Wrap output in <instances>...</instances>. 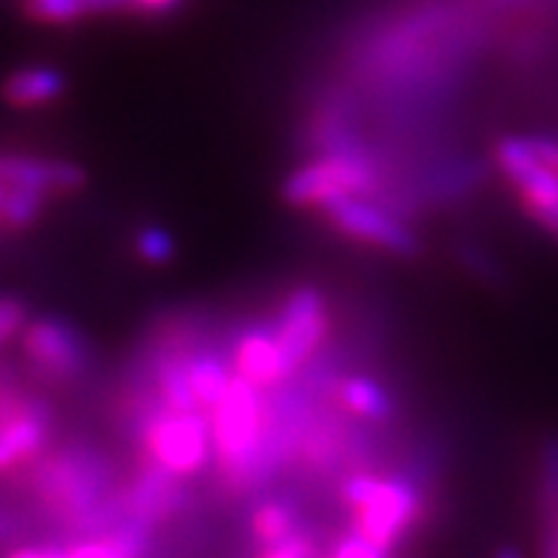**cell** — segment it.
<instances>
[{
  "instance_id": "cell-1",
  "label": "cell",
  "mask_w": 558,
  "mask_h": 558,
  "mask_svg": "<svg viewBox=\"0 0 558 558\" xmlns=\"http://www.w3.org/2000/svg\"><path fill=\"white\" fill-rule=\"evenodd\" d=\"M29 485L49 513L88 527L106 522L109 513L100 510H109L118 501V496H109L111 464L83 445L40 456L29 468Z\"/></svg>"
},
{
  "instance_id": "cell-2",
  "label": "cell",
  "mask_w": 558,
  "mask_h": 558,
  "mask_svg": "<svg viewBox=\"0 0 558 558\" xmlns=\"http://www.w3.org/2000/svg\"><path fill=\"white\" fill-rule=\"evenodd\" d=\"M342 501L351 507L356 533L383 550H390L422 515L418 490L402 478L351 476L342 485Z\"/></svg>"
},
{
  "instance_id": "cell-3",
  "label": "cell",
  "mask_w": 558,
  "mask_h": 558,
  "mask_svg": "<svg viewBox=\"0 0 558 558\" xmlns=\"http://www.w3.org/2000/svg\"><path fill=\"white\" fill-rule=\"evenodd\" d=\"M211 413V439L217 459L234 476L257 468L263 441L271 436V413L259 397V388L234 376L226 397Z\"/></svg>"
},
{
  "instance_id": "cell-4",
  "label": "cell",
  "mask_w": 558,
  "mask_h": 558,
  "mask_svg": "<svg viewBox=\"0 0 558 558\" xmlns=\"http://www.w3.org/2000/svg\"><path fill=\"white\" fill-rule=\"evenodd\" d=\"M379 174L374 160L360 148L328 151L319 160L308 162L288 174L282 183V199L294 208H325L345 197L374 194Z\"/></svg>"
},
{
  "instance_id": "cell-5",
  "label": "cell",
  "mask_w": 558,
  "mask_h": 558,
  "mask_svg": "<svg viewBox=\"0 0 558 558\" xmlns=\"http://www.w3.org/2000/svg\"><path fill=\"white\" fill-rule=\"evenodd\" d=\"M21 351L49 383H74L92 365V345L74 323L58 314L35 316L21 331Z\"/></svg>"
},
{
  "instance_id": "cell-6",
  "label": "cell",
  "mask_w": 558,
  "mask_h": 558,
  "mask_svg": "<svg viewBox=\"0 0 558 558\" xmlns=\"http://www.w3.org/2000/svg\"><path fill=\"white\" fill-rule=\"evenodd\" d=\"M143 445H146V462L169 471L171 476H192V473L203 471L208 462L211 422L199 411H166L148 418Z\"/></svg>"
},
{
  "instance_id": "cell-7",
  "label": "cell",
  "mask_w": 558,
  "mask_h": 558,
  "mask_svg": "<svg viewBox=\"0 0 558 558\" xmlns=\"http://www.w3.org/2000/svg\"><path fill=\"white\" fill-rule=\"evenodd\" d=\"M505 177L519 189L524 211L558 236V174L542 160L533 137H505L496 146Z\"/></svg>"
},
{
  "instance_id": "cell-8",
  "label": "cell",
  "mask_w": 558,
  "mask_h": 558,
  "mask_svg": "<svg viewBox=\"0 0 558 558\" xmlns=\"http://www.w3.org/2000/svg\"><path fill=\"white\" fill-rule=\"evenodd\" d=\"M328 305L319 288L300 286L286 296L277 319V345L286 374H296L328 337Z\"/></svg>"
},
{
  "instance_id": "cell-9",
  "label": "cell",
  "mask_w": 558,
  "mask_h": 558,
  "mask_svg": "<svg viewBox=\"0 0 558 558\" xmlns=\"http://www.w3.org/2000/svg\"><path fill=\"white\" fill-rule=\"evenodd\" d=\"M54 430V408L49 399L26 393L15 411L0 422V476H7L44 456Z\"/></svg>"
},
{
  "instance_id": "cell-10",
  "label": "cell",
  "mask_w": 558,
  "mask_h": 558,
  "mask_svg": "<svg viewBox=\"0 0 558 558\" xmlns=\"http://www.w3.org/2000/svg\"><path fill=\"white\" fill-rule=\"evenodd\" d=\"M325 217L331 220L337 231H342L351 240H360L365 245H374L388 254H399V257H413L418 251L416 236L404 222L397 217H390L385 208L365 203L360 197L337 199L331 206L323 208Z\"/></svg>"
},
{
  "instance_id": "cell-11",
  "label": "cell",
  "mask_w": 558,
  "mask_h": 558,
  "mask_svg": "<svg viewBox=\"0 0 558 558\" xmlns=\"http://www.w3.org/2000/svg\"><path fill=\"white\" fill-rule=\"evenodd\" d=\"M185 501H189V493L180 485V476H171L169 471H162L151 462L143 464V471L120 493V507L125 510V515L146 527L180 513Z\"/></svg>"
},
{
  "instance_id": "cell-12",
  "label": "cell",
  "mask_w": 558,
  "mask_h": 558,
  "mask_svg": "<svg viewBox=\"0 0 558 558\" xmlns=\"http://www.w3.org/2000/svg\"><path fill=\"white\" fill-rule=\"evenodd\" d=\"M0 180L12 189H32L52 199L77 194L86 185V169L72 160L37 155H0Z\"/></svg>"
},
{
  "instance_id": "cell-13",
  "label": "cell",
  "mask_w": 558,
  "mask_h": 558,
  "mask_svg": "<svg viewBox=\"0 0 558 558\" xmlns=\"http://www.w3.org/2000/svg\"><path fill=\"white\" fill-rule=\"evenodd\" d=\"M69 77L63 69L49 66V63H29L15 72H9L0 83V100L12 109L35 111L54 106L66 95Z\"/></svg>"
},
{
  "instance_id": "cell-14",
  "label": "cell",
  "mask_w": 558,
  "mask_h": 558,
  "mask_svg": "<svg viewBox=\"0 0 558 558\" xmlns=\"http://www.w3.org/2000/svg\"><path fill=\"white\" fill-rule=\"evenodd\" d=\"M234 371L254 388H271L286 379V365L279 353L277 337L265 331H248L234 348Z\"/></svg>"
},
{
  "instance_id": "cell-15",
  "label": "cell",
  "mask_w": 558,
  "mask_h": 558,
  "mask_svg": "<svg viewBox=\"0 0 558 558\" xmlns=\"http://www.w3.org/2000/svg\"><path fill=\"white\" fill-rule=\"evenodd\" d=\"M192 353L189 351H166L157 362V390L166 404V411L174 413H194L199 411L197 397L192 388V371H189Z\"/></svg>"
},
{
  "instance_id": "cell-16",
  "label": "cell",
  "mask_w": 558,
  "mask_h": 558,
  "mask_svg": "<svg viewBox=\"0 0 558 558\" xmlns=\"http://www.w3.org/2000/svg\"><path fill=\"white\" fill-rule=\"evenodd\" d=\"M337 397L342 408L362 418H374V422H385L393 416V399L388 397V390L374 379L365 376H348L337 388Z\"/></svg>"
},
{
  "instance_id": "cell-17",
  "label": "cell",
  "mask_w": 558,
  "mask_h": 558,
  "mask_svg": "<svg viewBox=\"0 0 558 558\" xmlns=\"http://www.w3.org/2000/svg\"><path fill=\"white\" fill-rule=\"evenodd\" d=\"M189 371H192V388L199 411H214L217 402L226 397V390L231 388V383H234L228 365L214 353H192Z\"/></svg>"
},
{
  "instance_id": "cell-18",
  "label": "cell",
  "mask_w": 558,
  "mask_h": 558,
  "mask_svg": "<svg viewBox=\"0 0 558 558\" xmlns=\"http://www.w3.org/2000/svg\"><path fill=\"white\" fill-rule=\"evenodd\" d=\"M294 527L296 510L282 499L263 501V505L251 513V533H254V542L263 544L265 550L286 544L288 538H294Z\"/></svg>"
},
{
  "instance_id": "cell-19",
  "label": "cell",
  "mask_w": 558,
  "mask_h": 558,
  "mask_svg": "<svg viewBox=\"0 0 558 558\" xmlns=\"http://www.w3.org/2000/svg\"><path fill=\"white\" fill-rule=\"evenodd\" d=\"M7 189L9 192L7 203H3V231H12V234L29 231L46 214L49 197L40 192H32V189H12V185H7Z\"/></svg>"
},
{
  "instance_id": "cell-20",
  "label": "cell",
  "mask_w": 558,
  "mask_h": 558,
  "mask_svg": "<svg viewBox=\"0 0 558 558\" xmlns=\"http://www.w3.org/2000/svg\"><path fill=\"white\" fill-rule=\"evenodd\" d=\"M23 12L44 26H66V23L92 15L88 0H23Z\"/></svg>"
},
{
  "instance_id": "cell-21",
  "label": "cell",
  "mask_w": 558,
  "mask_h": 558,
  "mask_svg": "<svg viewBox=\"0 0 558 558\" xmlns=\"http://www.w3.org/2000/svg\"><path fill=\"white\" fill-rule=\"evenodd\" d=\"M134 248L137 257L148 265H166L174 259V236L166 228L146 226L134 236Z\"/></svg>"
},
{
  "instance_id": "cell-22",
  "label": "cell",
  "mask_w": 558,
  "mask_h": 558,
  "mask_svg": "<svg viewBox=\"0 0 558 558\" xmlns=\"http://www.w3.org/2000/svg\"><path fill=\"white\" fill-rule=\"evenodd\" d=\"M26 323H29V308H26V302L15 294L0 296V348L7 345L9 339L21 337Z\"/></svg>"
},
{
  "instance_id": "cell-23",
  "label": "cell",
  "mask_w": 558,
  "mask_h": 558,
  "mask_svg": "<svg viewBox=\"0 0 558 558\" xmlns=\"http://www.w3.org/2000/svg\"><path fill=\"white\" fill-rule=\"evenodd\" d=\"M49 558H125L123 553L111 544V538H88L77 542L72 547H54L49 544Z\"/></svg>"
},
{
  "instance_id": "cell-24",
  "label": "cell",
  "mask_w": 558,
  "mask_h": 558,
  "mask_svg": "<svg viewBox=\"0 0 558 558\" xmlns=\"http://www.w3.org/2000/svg\"><path fill=\"white\" fill-rule=\"evenodd\" d=\"M331 558H388V550L376 547L374 542H367L360 533H353V536H345L342 542H337V547L331 550Z\"/></svg>"
},
{
  "instance_id": "cell-25",
  "label": "cell",
  "mask_w": 558,
  "mask_h": 558,
  "mask_svg": "<svg viewBox=\"0 0 558 558\" xmlns=\"http://www.w3.org/2000/svg\"><path fill=\"white\" fill-rule=\"evenodd\" d=\"M259 558H311V544L308 538L294 536V538H288L286 544H279V547L265 550Z\"/></svg>"
},
{
  "instance_id": "cell-26",
  "label": "cell",
  "mask_w": 558,
  "mask_h": 558,
  "mask_svg": "<svg viewBox=\"0 0 558 558\" xmlns=\"http://www.w3.org/2000/svg\"><path fill=\"white\" fill-rule=\"evenodd\" d=\"M134 9V0H88L92 15H109V12H129Z\"/></svg>"
},
{
  "instance_id": "cell-27",
  "label": "cell",
  "mask_w": 558,
  "mask_h": 558,
  "mask_svg": "<svg viewBox=\"0 0 558 558\" xmlns=\"http://www.w3.org/2000/svg\"><path fill=\"white\" fill-rule=\"evenodd\" d=\"M536 143V151L542 155V160L550 166L553 171L558 174V140H547V137H533Z\"/></svg>"
},
{
  "instance_id": "cell-28",
  "label": "cell",
  "mask_w": 558,
  "mask_h": 558,
  "mask_svg": "<svg viewBox=\"0 0 558 558\" xmlns=\"http://www.w3.org/2000/svg\"><path fill=\"white\" fill-rule=\"evenodd\" d=\"M183 3V0H134V9L137 12H146V15H162V12H171Z\"/></svg>"
},
{
  "instance_id": "cell-29",
  "label": "cell",
  "mask_w": 558,
  "mask_h": 558,
  "mask_svg": "<svg viewBox=\"0 0 558 558\" xmlns=\"http://www.w3.org/2000/svg\"><path fill=\"white\" fill-rule=\"evenodd\" d=\"M7 558H49V544H44V547H17Z\"/></svg>"
},
{
  "instance_id": "cell-30",
  "label": "cell",
  "mask_w": 558,
  "mask_h": 558,
  "mask_svg": "<svg viewBox=\"0 0 558 558\" xmlns=\"http://www.w3.org/2000/svg\"><path fill=\"white\" fill-rule=\"evenodd\" d=\"M7 183L0 180V231H3V203H7Z\"/></svg>"
},
{
  "instance_id": "cell-31",
  "label": "cell",
  "mask_w": 558,
  "mask_h": 558,
  "mask_svg": "<svg viewBox=\"0 0 558 558\" xmlns=\"http://www.w3.org/2000/svg\"><path fill=\"white\" fill-rule=\"evenodd\" d=\"M496 558H524V556L515 550V547H501V550L496 553Z\"/></svg>"
}]
</instances>
